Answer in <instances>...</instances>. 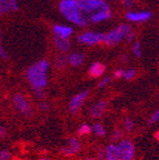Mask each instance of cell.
<instances>
[{
  "label": "cell",
  "instance_id": "obj_4",
  "mask_svg": "<svg viewBox=\"0 0 159 160\" xmlns=\"http://www.w3.org/2000/svg\"><path fill=\"white\" fill-rule=\"evenodd\" d=\"M130 32V26L128 25H120L112 29L111 31L104 36V41L107 46H114L116 43L120 42L124 38L127 37V35Z\"/></svg>",
  "mask_w": 159,
  "mask_h": 160
},
{
  "label": "cell",
  "instance_id": "obj_5",
  "mask_svg": "<svg viewBox=\"0 0 159 160\" xmlns=\"http://www.w3.org/2000/svg\"><path fill=\"white\" fill-rule=\"evenodd\" d=\"M78 7L84 13H91L102 9H109V6L104 0H77Z\"/></svg>",
  "mask_w": 159,
  "mask_h": 160
},
{
  "label": "cell",
  "instance_id": "obj_35",
  "mask_svg": "<svg viewBox=\"0 0 159 160\" xmlns=\"http://www.w3.org/2000/svg\"><path fill=\"white\" fill-rule=\"evenodd\" d=\"M5 136V129H3L1 126H0V138H3Z\"/></svg>",
  "mask_w": 159,
  "mask_h": 160
},
{
  "label": "cell",
  "instance_id": "obj_12",
  "mask_svg": "<svg viewBox=\"0 0 159 160\" xmlns=\"http://www.w3.org/2000/svg\"><path fill=\"white\" fill-rule=\"evenodd\" d=\"M54 32H55L56 37L67 38L68 39L72 35V28L65 25H56L54 27Z\"/></svg>",
  "mask_w": 159,
  "mask_h": 160
},
{
  "label": "cell",
  "instance_id": "obj_39",
  "mask_svg": "<svg viewBox=\"0 0 159 160\" xmlns=\"http://www.w3.org/2000/svg\"><path fill=\"white\" fill-rule=\"evenodd\" d=\"M41 160H48V159H41Z\"/></svg>",
  "mask_w": 159,
  "mask_h": 160
},
{
  "label": "cell",
  "instance_id": "obj_22",
  "mask_svg": "<svg viewBox=\"0 0 159 160\" xmlns=\"http://www.w3.org/2000/svg\"><path fill=\"white\" fill-rule=\"evenodd\" d=\"M66 63V57L65 56H59V57L57 58V60H56V65H57V67L61 68L64 67Z\"/></svg>",
  "mask_w": 159,
  "mask_h": 160
},
{
  "label": "cell",
  "instance_id": "obj_20",
  "mask_svg": "<svg viewBox=\"0 0 159 160\" xmlns=\"http://www.w3.org/2000/svg\"><path fill=\"white\" fill-rule=\"evenodd\" d=\"M94 130H95V132L97 133L98 136H105V133H106V131H105V129H104V127H102L100 123H96L95 125V127H94Z\"/></svg>",
  "mask_w": 159,
  "mask_h": 160
},
{
  "label": "cell",
  "instance_id": "obj_11",
  "mask_svg": "<svg viewBox=\"0 0 159 160\" xmlns=\"http://www.w3.org/2000/svg\"><path fill=\"white\" fill-rule=\"evenodd\" d=\"M80 143L77 139L75 138H70L68 139V147L67 148H62L61 152L66 156H71L74 153H77L80 151Z\"/></svg>",
  "mask_w": 159,
  "mask_h": 160
},
{
  "label": "cell",
  "instance_id": "obj_21",
  "mask_svg": "<svg viewBox=\"0 0 159 160\" xmlns=\"http://www.w3.org/2000/svg\"><path fill=\"white\" fill-rule=\"evenodd\" d=\"M132 51H134L135 56H137V57H140V56H141V49H140V43L139 42H135L134 43Z\"/></svg>",
  "mask_w": 159,
  "mask_h": 160
},
{
  "label": "cell",
  "instance_id": "obj_26",
  "mask_svg": "<svg viewBox=\"0 0 159 160\" xmlns=\"http://www.w3.org/2000/svg\"><path fill=\"white\" fill-rule=\"evenodd\" d=\"M8 3H9L10 10H13V11H17V10H18L17 0H8Z\"/></svg>",
  "mask_w": 159,
  "mask_h": 160
},
{
  "label": "cell",
  "instance_id": "obj_6",
  "mask_svg": "<svg viewBox=\"0 0 159 160\" xmlns=\"http://www.w3.org/2000/svg\"><path fill=\"white\" fill-rule=\"evenodd\" d=\"M104 36L105 35H102V33L95 32V31H86V32L79 35L78 41L80 43L88 46L97 45V43H100L104 41Z\"/></svg>",
  "mask_w": 159,
  "mask_h": 160
},
{
  "label": "cell",
  "instance_id": "obj_18",
  "mask_svg": "<svg viewBox=\"0 0 159 160\" xmlns=\"http://www.w3.org/2000/svg\"><path fill=\"white\" fill-rule=\"evenodd\" d=\"M91 132V128H90L89 125H87V123H85V125H82L81 127L78 129V135H88V133Z\"/></svg>",
  "mask_w": 159,
  "mask_h": 160
},
{
  "label": "cell",
  "instance_id": "obj_24",
  "mask_svg": "<svg viewBox=\"0 0 159 160\" xmlns=\"http://www.w3.org/2000/svg\"><path fill=\"white\" fill-rule=\"evenodd\" d=\"M158 118H159V112H158V111H156V112H155L154 115L150 117L149 121H148V125H149V126L154 125L155 122H157V121H158Z\"/></svg>",
  "mask_w": 159,
  "mask_h": 160
},
{
  "label": "cell",
  "instance_id": "obj_10",
  "mask_svg": "<svg viewBox=\"0 0 159 160\" xmlns=\"http://www.w3.org/2000/svg\"><path fill=\"white\" fill-rule=\"evenodd\" d=\"M111 18V11L109 9H102L98 10V11H95L91 16H90V21L92 23H98L105 21V20H108Z\"/></svg>",
  "mask_w": 159,
  "mask_h": 160
},
{
  "label": "cell",
  "instance_id": "obj_34",
  "mask_svg": "<svg viewBox=\"0 0 159 160\" xmlns=\"http://www.w3.org/2000/svg\"><path fill=\"white\" fill-rule=\"evenodd\" d=\"M39 107H40V109L44 110V111H47V110H48V106L46 105V103H40Z\"/></svg>",
  "mask_w": 159,
  "mask_h": 160
},
{
  "label": "cell",
  "instance_id": "obj_33",
  "mask_svg": "<svg viewBox=\"0 0 159 160\" xmlns=\"http://www.w3.org/2000/svg\"><path fill=\"white\" fill-rule=\"evenodd\" d=\"M120 137H121V131H116V132H115V135H114V137H112V139L117 140L118 138H120Z\"/></svg>",
  "mask_w": 159,
  "mask_h": 160
},
{
  "label": "cell",
  "instance_id": "obj_16",
  "mask_svg": "<svg viewBox=\"0 0 159 160\" xmlns=\"http://www.w3.org/2000/svg\"><path fill=\"white\" fill-rule=\"evenodd\" d=\"M104 71H105V66L100 62H95L89 69L90 76H92V77H95V78L100 77V76L104 73Z\"/></svg>",
  "mask_w": 159,
  "mask_h": 160
},
{
  "label": "cell",
  "instance_id": "obj_17",
  "mask_svg": "<svg viewBox=\"0 0 159 160\" xmlns=\"http://www.w3.org/2000/svg\"><path fill=\"white\" fill-rule=\"evenodd\" d=\"M9 11H10V8H9V3H8V0H0V16L6 15Z\"/></svg>",
  "mask_w": 159,
  "mask_h": 160
},
{
  "label": "cell",
  "instance_id": "obj_3",
  "mask_svg": "<svg viewBox=\"0 0 159 160\" xmlns=\"http://www.w3.org/2000/svg\"><path fill=\"white\" fill-rule=\"evenodd\" d=\"M134 151V145L128 140H124L118 146L109 145L105 153L107 160H132Z\"/></svg>",
  "mask_w": 159,
  "mask_h": 160
},
{
  "label": "cell",
  "instance_id": "obj_9",
  "mask_svg": "<svg viewBox=\"0 0 159 160\" xmlns=\"http://www.w3.org/2000/svg\"><path fill=\"white\" fill-rule=\"evenodd\" d=\"M87 96H88V91H82V92L76 95L75 97H72V99L70 100V103H69L70 112L71 113L77 112V110L80 108V106L84 102V100L86 99Z\"/></svg>",
  "mask_w": 159,
  "mask_h": 160
},
{
  "label": "cell",
  "instance_id": "obj_15",
  "mask_svg": "<svg viewBox=\"0 0 159 160\" xmlns=\"http://www.w3.org/2000/svg\"><path fill=\"white\" fill-rule=\"evenodd\" d=\"M85 60V57L82 53H79V52H72L71 55L68 57V61L71 66L74 67H78L80 66L82 62H84Z\"/></svg>",
  "mask_w": 159,
  "mask_h": 160
},
{
  "label": "cell",
  "instance_id": "obj_28",
  "mask_svg": "<svg viewBox=\"0 0 159 160\" xmlns=\"http://www.w3.org/2000/svg\"><path fill=\"white\" fill-rule=\"evenodd\" d=\"M10 158H11V156H10V153L8 152V151H1L0 152V160H9Z\"/></svg>",
  "mask_w": 159,
  "mask_h": 160
},
{
  "label": "cell",
  "instance_id": "obj_2",
  "mask_svg": "<svg viewBox=\"0 0 159 160\" xmlns=\"http://www.w3.org/2000/svg\"><path fill=\"white\" fill-rule=\"evenodd\" d=\"M59 9L62 16L67 20L74 22L79 27H86L88 20L80 11L78 7L77 0H61L59 5Z\"/></svg>",
  "mask_w": 159,
  "mask_h": 160
},
{
  "label": "cell",
  "instance_id": "obj_19",
  "mask_svg": "<svg viewBox=\"0 0 159 160\" xmlns=\"http://www.w3.org/2000/svg\"><path fill=\"white\" fill-rule=\"evenodd\" d=\"M135 76H136V70H135V69H129V70H127V71H124V75H122V77H124L125 79H127V80H131L132 78H135Z\"/></svg>",
  "mask_w": 159,
  "mask_h": 160
},
{
  "label": "cell",
  "instance_id": "obj_1",
  "mask_svg": "<svg viewBox=\"0 0 159 160\" xmlns=\"http://www.w3.org/2000/svg\"><path fill=\"white\" fill-rule=\"evenodd\" d=\"M49 62L47 60H40L27 69V79L33 89H44L47 86V71Z\"/></svg>",
  "mask_w": 159,
  "mask_h": 160
},
{
  "label": "cell",
  "instance_id": "obj_25",
  "mask_svg": "<svg viewBox=\"0 0 159 160\" xmlns=\"http://www.w3.org/2000/svg\"><path fill=\"white\" fill-rule=\"evenodd\" d=\"M125 127H126V129L128 130V131H131V130L134 129V127H135L134 122H132V120H130V119L125 120Z\"/></svg>",
  "mask_w": 159,
  "mask_h": 160
},
{
  "label": "cell",
  "instance_id": "obj_14",
  "mask_svg": "<svg viewBox=\"0 0 159 160\" xmlns=\"http://www.w3.org/2000/svg\"><path fill=\"white\" fill-rule=\"evenodd\" d=\"M55 43L57 46V48L62 51V52H67L70 49V42L67 38H60V37H55Z\"/></svg>",
  "mask_w": 159,
  "mask_h": 160
},
{
  "label": "cell",
  "instance_id": "obj_31",
  "mask_svg": "<svg viewBox=\"0 0 159 160\" xmlns=\"http://www.w3.org/2000/svg\"><path fill=\"white\" fill-rule=\"evenodd\" d=\"M122 75H124V71H122V70H117L114 76H115V78H120V77H122Z\"/></svg>",
  "mask_w": 159,
  "mask_h": 160
},
{
  "label": "cell",
  "instance_id": "obj_29",
  "mask_svg": "<svg viewBox=\"0 0 159 160\" xmlns=\"http://www.w3.org/2000/svg\"><path fill=\"white\" fill-rule=\"evenodd\" d=\"M33 90H35L36 95H37V97L39 99H42V98L45 97V93H44V90L42 89H33Z\"/></svg>",
  "mask_w": 159,
  "mask_h": 160
},
{
  "label": "cell",
  "instance_id": "obj_8",
  "mask_svg": "<svg viewBox=\"0 0 159 160\" xmlns=\"http://www.w3.org/2000/svg\"><path fill=\"white\" fill-rule=\"evenodd\" d=\"M13 101H15L16 108L18 109L20 113L27 116L29 117L31 115V108H30V105L28 103V101L23 97L21 95H16L15 98H13Z\"/></svg>",
  "mask_w": 159,
  "mask_h": 160
},
{
  "label": "cell",
  "instance_id": "obj_27",
  "mask_svg": "<svg viewBox=\"0 0 159 160\" xmlns=\"http://www.w3.org/2000/svg\"><path fill=\"white\" fill-rule=\"evenodd\" d=\"M111 81V77H106V78H104L102 79V81H100L99 82V85H98V87L99 88H104L106 85H108V83Z\"/></svg>",
  "mask_w": 159,
  "mask_h": 160
},
{
  "label": "cell",
  "instance_id": "obj_38",
  "mask_svg": "<svg viewBox=\"0 0 159 160\" xmlns=\"http://www.w3.org/2000/svg\"><path fill=\"white\" fill-rule=\"evenodd\" d=\"M85 160H92V159H85Z\"/></svg>",
  "mask_w": 159,
  "mask_h": 160
},
{
  "label": "cell",
  "instance_id": "obj_37",
  "mask_svg": "<svg viewBox=\"0 0 159 160\" xmlns=\"http://www.w3.org/2000/svg\"><path fill=\"white\" fill-rule=\"evenodd\" d=\"M155 137H156V139H158V131H157V132L155 133Z\"/></svg>",
  "mask_w": 159,
  "mask_h": 160
},
{
  "label": "cell",
  "instance_id": "obj_30",
  "mask_svg": "<svg viewBox=\"0 0 159 160\" xmlns=\"http://www.w3.org/2000/svg\"><path fill=\"white\" fill-rule=\"evenodd\" d=\"M122 5L126 8H130L132 6V0H122Z\"/></svg>",
  "mask_w": 159,
  "mask_h": 160
},
{
  "label": "cell",
  "instance_id": "obj_13",
  "mask_svg": "<svg viewBox=\"0 0 159 160\" xmlns=\"http://www.w3.org/2000/svg\"><path fill=\"white\" fill-rule=\"evenodd\" d=\"M106 108H107V102L106 101H100V102L96 103L90 109V115L94 118H100L106 111Z\"/></svg>",
  "mask_w": 159,
  "mask_h": 160
},
{
  "label": "cell",
  "instance_id": "obj_32",
  "mask_svg": "<svg viewBox=\"0 0 159 160\" xmlns=\"http://www.w3.org/2000/svg\"><path fill=\"white\" fill-rule=\"evenodd\" d=\"M134 37H135V35L132 32H129L128 35H127V40L129 41V42H131L132 40H134Z\"/></svg>",
  "mask_w": 159,
  "mask_h": 160
},
{
  "label": "cell",
  "instance_id": "obj_7",
  "mask_svg": "<svg viewBox=\"0 0 159 160\" xmlns=\"http://www.w3.org/2000/svg\"><path fill=\"white\" fill-rule=\"evenodd\" d=\"M152 17L150 11H128L126 13V18L132 22H144L148 21Z\"/></svg>",
  "mask_w": 159,
  "mask_h": 160
},
{
  "label": "cell",
  "instance_id": "obj_36",
  "mask_svg": "<svg viewBox=\"0 0 159 160\" xmlns=\"http://www.w3.org/2000/svg\"><path fill=\"white\" fill-rule=\"evenodd\" d=\"M105 152H104V151H100V153H99V158H100V159H101V160H104L105 159Z\"/></svg>",
  "mask_w": 159,
  "mask_h": 160
},
{
  "label": "cell",
  "instance_id": "obj_23",
  "mask_svg": "<svg viewBox=\"0 0 159 160\" xmlns=\"http://www.w3.org/2000/svg\"><path fill=\"white\" fill-rule=\"evenodd\" d=\"M0 56L3 58V59H7V52L5 51V49H3V36H1V33H0Z\"/></svg>",
  "mask_w": 159,
  "mask_h": 160
}]
</instances>
